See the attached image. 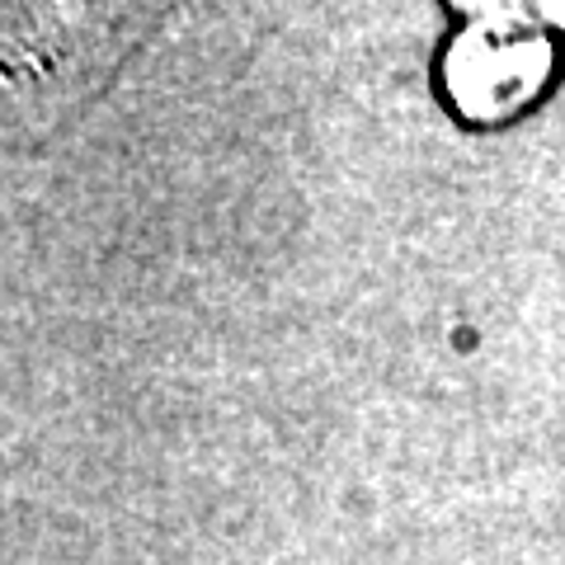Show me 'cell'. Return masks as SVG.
Here are the masks:
<instances>
[{
    "label": "cell",
    "mask_w": 565,
    "mask_h": 565,
    "mask_svg": "<svg viewBox=\"0 0 565 565\" xmlns=\"http://www.w3.org/2000/svg\"><path fill=\"white\" fill-rule=\"evenodd\" d=\"M462 14L471 24L448 47V95L462 118L500 122L552 76V43L527 24H565V6H462Z\"/></svg>",
    "instance_id": "cell-1"
}]
</instances>
